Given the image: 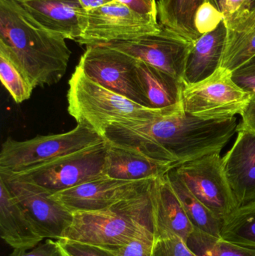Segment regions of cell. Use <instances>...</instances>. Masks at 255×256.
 I'll list each match as a JSON object with an SVG mask.
<instances>
[{
	"label": "cell",
	"mask_w": 255,
	"mask_h": 256,
	"mask_svg": "<svg viewBox=\"0 0 255 256\" xmlns=\"http://www.w3.org/2000/svg\"><path fill=\"white\" fill-rule=\"evenodd\" d=\"M138 60L103 45L86 46L78 67L94 82L148 108L141 84Z\"/></svg>",
	"instance_id": "obj_8"
},
{
	"label": "cell",
	"mask_w": 255,
	"mask_h": 256,
	"mask_svg": "<svg viewBox=\"0 0 255 256\" xmlns=\"http://www.w3.org/2000/svg\"><path fill=\"white\" fill-rule=\"evenodd\" d=\"M241 116L242 117L241 124L255 134V96L252 98Z\"/></svg>",
	"instance_id": "obj_35"
},
{
	"label": "cell",
	"mask_w": 255,
	"mask_h": 256,
	"mask_svg": "<svg viewBox=\"0 0 255 256\" xmlns=\"http://www.w3.org/2000/svg\"><path fill=\"white\" fill-rule=\"evenodd\" d=\"M137 69L150 109L164 110L182 104L184 82L139 60Z\"/></svg>",
	"instance_id": "obj_20"
},
{
	"label": "cell",
	"mask_w": 255,
	"mask_h": 256,
	"mask_svg": "<svg viewBox=\"0 0 255 256\" xmlns=\"http://www.w3.org/2000/svg\"><path fill=\"white\" fill-rule=\"evenodd\" d=\"M237 117L205 120L187 114L183 104L148 121L113 124L103 137L111 144L165 164L178 166L220 152L238 132Z\"/></svg>",
	"instance_id": "obj_1"
},
{
	"label": "cell",
	"mask_w": 255,
	"mask_h": 256,
	"mask_svg": "<svg viewBox=\"0 0 255 256\" xmlns=\"http://www.w3.org/2000/svg\"><path fill=\"white\" fill-rule=\"evenodd\" d=\"M46 30L76 40L83 31L85 10L79 0H15Z\"/></svg>",
	"instance_id": "obj_15"
},
{
	"label": "cell",
	"mask_w": 255,
	"mask_h": 256,
	"mask_svg": "<svg viewBox=\"0 0 255 256\" xmlns=\"http://www.w3.org/2000/svg\"><path fill=\"white\" fill-rule=\"evenodd\" d=\"M30 251L15 249L9 256H64L58 240L47 238Z\"/></svg>",
	"instance_id": "obj_33"
},
{
	"label": "cell",
	"mask_w": 255,
	"mask_h": 256,
	"mask_svg": "<svg viewBox=\"0 0 255 256\" xmlns=\"http://www.w3.org/2000/svg\"><path fill=\"white\" fill-rule=\"evenodd\" d=\"M207 0H158L157 12L160 24L194 42L200 34L195 26L199 8Z\"/></svg>",
	"instance_id": "obj_23"
},
{
	"label": "cell",
	"mask_w": 255,
	"mask_h": 256,
	"mask_svg": "<svg viewBox=\"0 0 255 256\" xmlns=\"http://www.w3.org/2000/svg\"><path fill=\"white\" fill-rule=\"evenodd\" d=\"M12 195L23 208L45 238L61 240L73 214L51 197L52 192L31 182L0 174Z\"/></svg>",
	"instance_id": "obj_12"
},
{
	"label": "cell",
	"mask_w": 255,
	"mask_h": 256,
	"mask_svg": "<svg viewBox=\"0 0 255 256\" xmlns=\"http://www.w3.org/2000/svg\"><path fill=\"white\" fill-rule=\"evenodd\" d=\"M68 84L69 114L77 124L94 130L102 136L113 124L143 122L163 111L148 109L107 90L90 79L78 66Z\"/></svg>",
	"instance_id": "obj_4"
},
{
	"label": "cell",
	"mask_w": 255,
	"mask_h": 256,
	"mask_svg": "<svg viewBox=\"0 0 255 256\" xmlns=\"http://www.w3.org/2000/svg\"><path fill=\"white\" fill-rule=\"evenodd\" d=\"M108 148L109 143L105 141L8 176L35 184L54 194L104 176Z\"/></svg>",
	"instance_id": "obj_6"
},
{
	"label": "cell",
	"mask_w": 255,
	"mask_h": 256,
	"mask_svg": "<svg viewBox=\"0 0 255 256\" xmlns=\"http://www.w3.org/2000/svg\"><path fill=\"white\" fill-rule=\"evenodd\" d=\"M175 170L190 192L220 219L224 220L238 209L220 152L183 162Z\"/></svg>",
	"instance_id": "obj_10"
},
{
	"label": "cell",
	"mask_w": 255,
	"mask_h": 256,
	"mask_svg": "<svg viewBox=\"0 0 255 256\" xmlns=\"http://www.w3.org/2000/svg\"><path fill=\"white\" fill-rule=\"evenodd\" d=\"M1 238L13 250H29L40 243L42 236L32 220L0 179Z\"/></svg>",
	"instance_id": "obj_16"
},
{
	"label": "cell",
	"mask_w": 255,
	"mask_h": 256,
	"mask_svg": "<svg viewBox=\"0 0 255 256\" xmlns=\"http://www.w3.org/2000/svg\"><path fill=\"white\" fill-rule=\"evenodd\" d=\"M166 174L156 179L154 184L156 239L176 236L187 243L195 228Z\"/></svg>",
	"instance_id": "obj_17"
},
{
	"label": "cell",
	"mask_w": 255,
	"mask_h": 256,
	"mask_svg": "<svg viewBox=\"0 0 255 256\" xmlns=\"http://www.w3.org/2000/svg\"><path fill=\"white\" fill-rule=\"evenodd\" d=\"M187 244L197 256H255V249L226 242L196 228Z\"/></svg>",
	"instance_id": "obj_25"
},
{
	"label": "cell",
	"mask_w": 255,
	"mask_h": 256,
	"mask_svg": "<svg viewBox=\"0 0 255 256\" xmlns=\"http://www.w3.org/2000/svg\"><path fill=\"white\" fill-rule=\"evenodd\" d=\"M105 141L98 132L79 124L68 132L37 136L25 141L8 138L0 152V174H18Z\"/></svg>",
	"instance_id": "obj_5"
},
{
	"label": "cell",
	"mask_w": 255,
	"mask_h": 256,
	"mask_svg": "<svg viewBox=\"0 0 255 256\" xmlns=\"http://www.w3.org/2000/svg\"><path fill=\"white\" fill-rule=\"evenodd\" d=\"M156 180V179H155ZM143 194L96 212H74L62 238L101 248L126 244L145 236L156 238L154 184Z\"/></svg>",
	"instance_id": "obj_3"
},
{
	"label": "cell",
	"mask_w": 255,
	"mask_h": 256,
	"mask_svg": "<svg viewBox=\"0 0 255 256\" xmlns=\"http://www.w3.org/2000/svg\"><path fill=\"white\" fill-rule=\"evenodd\" d=\"M226 28L221 68L232 72L255 56V9L226 26Z\"/></svg>",
	"instance_id": "obj_21"
},
{
	"label": "cell",
	"mask_w": 255,
	"mask_h": 256,
	"mask_svg": "<svg viewBox=\"0 0 255 256\" xmlns=\"http://www.w3.org/2000/svg\"><path fill=\"white\" fill-rule=\"evenodd\" d=\"M193 42L162 26L160 32L103 46L116 50L169 74L184 82L187 58Z\"/></svg>",
	"instance_id": "obj_11"
},
{
	"label": "cell",
	"mask_w": 255,
	"mask_h": 256,
	"mask_svg": "<svg viewBox=\"0 0 255 256\" xmlns=\"http://www.w3.org/2000/svg\"><path fill=\"white\" fill-rule=\"evenodd\" d=\"M223 15L226 26L255 9V0H207Z\"/></svg>",
	"instance_id": "obj_27"
},
{
	"label": "cell",
	"mask_w": 255,
	"mask_h": 256,
	"mask_svg": "<svg viewBox=\"0 0 255 256\" xmlns=\"http://www.w3.org/2000/svg\"><path fill=\"white\" fill-rule=\"evenodd\" d=\"M157 19L115 0L85 12L83 31L76 42L91 46L137 38L160 32L162 25Z\"/></svg>",
	"instance_id": "obj_7"
},
{
	"label": "cell",
	"mask_w": 255,
	"mask_h": 256,
	"mask_svg": "<svg viewBox=\"0 0 255 256\" xmlns=\"http://www.w3.org/2000/svg\"><path fill=\"white\" fill-rule=\"evenodd\" d=\"M115 0H79L82 8L86 12L103 7Z\"/></svg>",
	"instance_id": "obj_36"
},
{
	"label": "cell",
	"mask_w": 255,
	"mask_h": 256,
	"mask_svg": "<svg viewBox=\"0 0 255 256\" xmlns=\"http://www.w3.org/2000/svg\"><path fill=\"white\" fill-rule=\"evenodd\" d=\"M226 36L227 28L223 20L216 30L202 34L193 42L187 58L184 86L202 82L221 68Z\"/></svg>",
	"instance_id": "obj_18"
},
{
	"label": "cell",
	"mask_w": 255,
	"mask_h": 256,
	"mask_svg": "<svg viewBox=\"0 0 255 256\" xmlns=\"http://www.w3.org/2000/svg\"><path fill=\"white\" fill-rule=\"evenodd\" d=\"M220 238L255 249V202L238 208L223 220Z\"/></svg>",
	"instance_id": "obj_24"
},
{
	"label": "cell",
	"mask_w": 255,
	"mask_h": 256,
	"mask_svg": "<svg viewBox=\"0 0 255 256\" xmlns=\"http://www.w3.org/2000/svg\"><path fill=\"white\" fill-rule=\"evenodd\" d=\"M234 82L253 98L255 96V56L232 72Z\"/></svg>",
	"instance_id": "obj_31"
},
{
	"label": "cell",
	"mask_w": 255,
	"mask_h": 256,
	"mask_svg": "<svg viewBox=\"0 0 255 256\" xmlns=\"http://www.w3.org/2000/svg\"><path fill=\"white\" fill-rule=\"evenodd\" d=\"M166 176L194 228L214 237L220 238L223 220L216 216L190 192L177 174L175 167L171 168Z\"/></svg>",
	"instance_id": "obj_22"
},
{
	"label": "cell",
	"mask_w": 255,
	"mask_h": 256,
	"mask_svg": "<svg viewBox=\"0 0 255 256\" xmlns=\"http://www.w3.org/2000/svg\"><path fill=\"white\" fill-rule=\"evenodd\" d=\"M238 134L222 166L238 208L255 202V134L241 123Z\"/></svg>",
	"instance_id": "obj_14"
},
{
	"label": "cell",
	"mask_w": 255,
	"mask_h": 256,
	"mask_svg": "<svg viewBox=\"0 0 255 256\" xmlns=\"http://www.w3.org/2000/svg\"><path fill=\"white\" fill-rule=\"evenodd\" d=\"M108 142V141H107ZM103 176L123 180L157 179L176 166L147 158L130 149L109 142Z\"/></svg>",
	"instance_id": "obj_19"
},
{
	"label": "cell",
	"mask_w": 255,
	"mask_h": 256,
	"mask_svg": "<svg viewBox=\"0 0 255 256\" xmlns=\"http://www.w3.org/2000/svg\"><path fill=\"white\" fill-rule=\"evenodd\" d=\"M156 240L154 236H145L134 239L121 246L99 248L111 256H152Z\"/></svg>",
	"instance_id": "obj_28"
},
{
	"label": "cell",
	"mask_w": 255,
	"mask_h": 256,
	"mask_svg": "<svg viewBox=\"0 0 255 256\" xmlns=\"http://www.w3.org/2000/svg\"><path fill=\"white\" fill-rule=\"evenodd\" d=\"M154 180H123L103 176L55 192L51 197L72 213L96 212L143 194Z\"/></svg>",
	"instance_id": "obj_13"
},
{
	"label": "cell",
	"mask_w": 255,
	"mask_h": 256,
	"mask_svg": "<svg viewBox=\"0 0 255 256\" xmlns=\"http://www.w3.org/2000/svg\"><path fill=\"white\" fill-rule=\"evenodd\" d=\"M152 256H197L176 236L157 239Z\"/></svg>",
	"instance_id": "obj_30"
},
{
	"label": "cell",
	"mask_w": 255,
	"mask_h": 256,
	"mask_svg": "<svg viewBox=\"0 0 255 256\" xmlns=\"http://www.w3.org/2000/svg\"><path fill=\"white\" fill-rule=\"evenodd\" d=\"M252 97L232 78V72L220 68L202 82L184 86L182 104L190 115L205 120H220L241 115Z\"/></svg>",
	"instance_id": "obj_9"
},
{
	"label": "cell",
	"mask_w": 255,
	"mask_h": 256,
	"mask_svg": "<svg viewBox=\"0 0 255 256\" xmlns=\"http://www.w3.org/2000/svg\"><path fill=\"white\" fill-rule=\"evenodd\" d=\"M64 256H111L102 248L73 240H58Z\"/></svg>",
	"instance_id": "obj_32"
},
{
	"label": "cell",
	"mask_w": 255,
	"mask_h": 256,
	"mask_svg": "<svg viewBox=\"0 0 255 256\" xmlns=\"http://www.w3.org/2000/svg\"><path fill=\"white\" fill-rule=\"evenodd\" d=\"M65 40L36 22L15 0H0V52L33 88L61 80L71 55Z\"/></svg>",
	"instance_id": "obj_2"
},
{
	"label": "cell",
	"mask_w": 255,
	"mask_h": 256,
	"mask_svg": "<svg viewBox=\"0 0 255 256\" xmlns=\"http://www.w3.org/2000/svg\"><path fill=\"white\" fill-rule=\"evenodd\" d=\"M223 20V15L208 1L202 4L196 12L195 26L201 36L216 30Z\"/></svg>",
	"instance_id": "obj_29"
},
{
	"label": "cell",
	"mask_w": 255,
	"mask_h": 256,
	"mask_svg": "<svg viewBox=\"0 0 255 256\" xmlns=\"http://www.w3.org/2000/svg\"><path fill=\"white\" fill-rule=\"evenodd\" d=\"M0 79L16 103H22L31 97L34 88L13 62L1 52H0Z\"/></svg>",
	"instance_id": "obj_26"
},
{
	"label": "cell",
	"mask_w": 255,
	"mask_h": 256,
	"mask_svg": "<svg viewBox=\"0 0 255 256\" xmlns=\"http://www.w3.org/2000/svg\"><path fill=\"white\" fill-rule=\"evenodd\" d=\"M117 1L129 6L139 13L152 15L158 18L157 0H117Z\"/></svg>",
	"instance_id": "obj_34"
}]
</instances>
